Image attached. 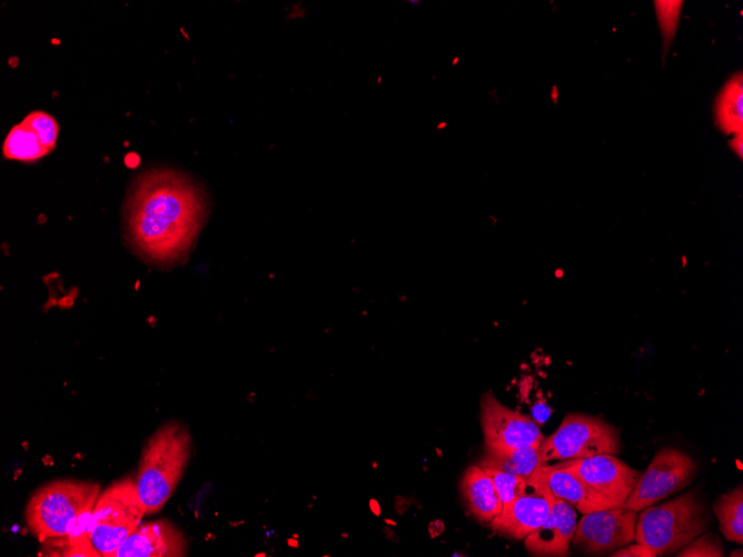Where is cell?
Returning a JSON list of instances; mask_svg holds the SVG:
<instances>
[{"instance_id":"cell-25","label":"cell","mask_w":743,"mask_h":557,"mask_svg":"<svg viewBox=\"0 0 743 557\" xmlns=\"http://www.w3.org/2000/svg\"><path fill=\"white\" fill-rule=\"evenodd\" d=\"M730 146L733 149V151L742 158L743 153V140L742 136H734V138L730 141Z\"/></svg>"},{"instance_id":"cell-6","label":"cell","mask_w":743,"mask_h":557,"mask_svg":"<svg viewBox=\"0 0 743 557\" xmlns=\"http://www.w3.org/2000/svg\"><path fill=\"white\" fill-rule=\"evenodd\" d=\"M621 440L617 429L605 420L584 414H567L558 428L539 446L542 465L552 460L617 455Z\"/></svg>"},{"instance_id":"cell-23","label":"cell","mask_w":743,"mask_h":557,"mask_svg":"<svg viewBox=\"0 0 743 557\" xmlns=\"http://www.w3.org/2000/svg\"><path fill=\"white\" fill-rule=\"evenodd\" d=\"M662 9H657L658 12V18L661 21V27L662 31L664 33V37L668 38L672 37L675 32L676 29V23H677V17H678V10H675L676 7H678L682 2H672L671 6V11H667V4L665 2H656Z\"/></svg>"},{"instance_id":"cell-1","label":"cell","mask_w":743,"mask_h":557,"mask_svg":"<svg viewBox=\"0 0 743 557\" xmlns=\"http://www.w3.org/2000/svg\"><path fill=\"white\" fill-rule=\"evenodd\" d=\"M207 212L206 193L192 178L176 169L152 168L127 192L125 239L143 261L175 266L192 249Z\"/></svg>"},{"instance_id":"cell-9","label":"cell","mask_w":743,"mask_h":557,"mask_svg":"<svg viewBox=\"0 0 743 557\" xmlns=\"http://www.w3.org/2000/svg\"><path fill=\"white\" fill-rule=\"evenodd\" d=\"M485 448L509 449L541 445L544 436L533 418L503 405L491 392L481 398Z\"/></svg>"},{"instance_id":"cell-7","label":"cell","mask_w":743,"mask_h":557,"mask_svg":"<svg viewBox=\"0 0 743 557\" xmlns=\"http://www.w3.org/2000/svg\"><path fill=\"white\" fill-rule=\"evenodd\" d=\"M696 469V462L686 452L673 447L662 448L641 473L623 506L638 513L655 505L686 487Z\"/></svg>"},{"instance_id":"cell-18","label":"cell","mask_w":743,"mask_h":557,"mask_svg":"<svg viewBox=\"0 0 743 557\" xmlns=\"http://www.w3.org/2000/svg\"><path fill=\"white\" fill-rule=\"evenodd\" d=\"M713 511L723 536L737 544L743 541V487L740 484L734 489L720 496L713 504Z\"/></svg>"},{"instance_id":"cell-4","label":"cell","mask_w":743,"mask_h":557,"mask_svg":"<svg viewBox=\"0 0 743 557\" xmlns=\"http://www.w3.org/2000/svg\"><path fill=\"white\" fill-rule=\"evenodd\" d=\"M711 525L700 493L690 490L674 499L640 511L634 540L647 546L656 556L676 553Z\"/></svg>"},{"instance_id":"cell-2","label":"cell","mask_w":743,"mask_h":557,"mask_svg":"<svg viewBox=\"0 0 743 557\" xmlns=\"http://www.w3.org/2000/svg\"><path fill=\"white\" fill-rule=\"evenodd\" d=\"M100 486L96 483L61 479L39 487L29 498L24 516L34 537L48 539L88 534V523Z\"/></svg>"},{"instance_id":"cell-20","label":"cell","mask_w":743,"mask_h":557,"mask_svg":"<svg viewBox=\"0 0 743 557\" xmlns=\"http://www.w3.org/2000/svg\"><path fill=\"white\" fill-rule=\"evenodd\" d=\"M488 474L502 501V509L523 495L527 479L496 468L483 467Z\"/></svg>"},{"instance_id":"cell-5","label":"cell","mask_w":743,"mask_h":557,"mask_svg":"<svg viewBox=\"0 0 743 557\" xmlns=\"http://www.w3.org/2000/svg\"><path fill=\"white\" fill-rule=\"evenodd\" d=\"M145 515L136 478L128 476L112 483L99 494L90 515L87 528L90 543L100 556L116 557Z\"/></svg>"},{"instance_id":"cell-8","label":"cell","mask_w":743,"mask_h":557,"mask_svg":"<svg viewBox=\"0 0 743 557\" xmlns=\"http://www.w3.org/2000/svg\"><path fill=\"white\" fill-rule=\"evenodd\" d=\"M637 515L624 506L584 514L576 524L572 543L588 555L611 554L634 541Z\"/></svg>"},{"instance_id":"cell-10","label":"cell","mask_w":743,"mask_h":557,"mask_svg":"<svg viewBox=\"0 0 743 557\" xmlns=\"http://www.w3.org/2000/svg\"><path fill=\"white\" fill-rule=\"evenodd\" d=\"M558 465L577 475L613 507L623 506L642 473L612 454L567 459Z\"/></svg>"},{"instance_id":"cell-14","label":"cell","mask_w":743,"mask_h":557,"mask_svg":"<svg viewBox=\"0 0 743 557\" xmlns=\"http://www.w3.org/2000/svg\"><path fill=\"white\" fill-rule=\"evenodd\" d=\"M536 474L555 497L567 501L582 514L613 507L577 475L558 464L542 465Z\"/></svg>"},{"instance_id":"cell-11","label":"cell","mask_w":743,"mask_h":557,"mask_svg":"<svg viewBox=\"0 0 743 557\" xmlns=\"http://www.w3.org/2000/svg\"><path fill=\"white\" fill-rule=\"evenodd\" d=\"M553 494L537 476L536 471L527 479L523 495L502 509L489 527L504 536L523 540L542 526L548 517Z\"/></svg>"},{"instance_id":"cell-24","label":"cell","mask_w":743,"mask_h":557,"mask_svg":"<svg viewBox=\"0 0 743 557\" xmlns=\"http://www.w3.org/2000/svg\"><path fill=\"white\" fill-rule=\"evenodd\" d=\"M612 557H655V553L650 549L647 546L641 544V543H635V544H627L625 546H622L614 551L611 553Z\"/></svg>"},{"instance_id":"cell-17","label":"cell","mask_w":743,"mask_h":557,"mask_svg":"<svg viewBox=\"0 0 743 557\" xmlns=\"http://www.w3.org/2000/svg\"><path fill=\"white\" fill-rule=\"evenodd\" d=\"M539 446L509 449L485 448V455L478 465L529 478L542 466Z\"/></svg>"},{"instance_id":"cell-15","label":"cell","mask_w":743,"mask_h":557,"mask_svg":"<svg viewBox=\"0 0 743 557\" xmlns=\"http://www.w3.org/2000/svg\"><path fill=\"white\" fill-rule=\"evenodd\" d=\"M460 488L469 513L489 524L502 511V501L493 480L479 465L469 466L462 478Z\"/></svg>"},{"instance_id":"cell-12","label":"cell","mask_w":743,"mask_h":557,"mask_svg":"<svg viewBox=\"0 0 743 557\" xmlns=\"http://www.w3.org/2000/svg\"><path fill=\"white\" fill-rule=\"evenodd\" d=\"M575 528V508L553 495L548 517L523 539L525 548L534 556H568Z\"/></svg>"},{"instance_id":"cell-19","label":"cell","mask_w":743,"mask_h":557,"mask_svg":"<svg viewBox=\"0 0 743 557\" xmlns=\"http://www.w3.org/2000/svg\"><path fill=\"white\" fill-rule=\"evenodd\" d=\"M3 157L10 160L33 162L50 153L36 132L22 120L12 126L2 143Z\"/></svg>"},{"instance_id":"cell-3","label":"cell","mask_w":743,"mask_h":557,"mask_svg":"<svg viewBox=\"0 0 743 557\" xmlns=\"http://www.w3.org/2000/svg\"><path fill=\"white\" fill-rule=\"evenodd\" d=\"M191 452V436L185 425L161 426L147 440L136 477L146 514L159 511L176 489Z\"/></svg>"},{"instance_id":"cell-21","label":"cell","mask_w":743,"mask_h":557,"mask_svg":"<svg viewBox=\"0 0 743 557\" xmlns=\"http://www.w3.org/2000/svg\"><path fill=\"white\" fill-rule=\"evenodd\" d=\"M22 121L36 132L50 152L56 148L60 126L55 117L42 110H33Z\"/></svg>"},{"instance_id":"cell-22","label":"cell","mask_w":743,"mask_h":557,"mask_svg":"<svg viewBox=\"0 0 743 557\" xmlns=\"http://www.w3.org/2000/svg\"><path fill=\"white\" fill-rule=\"evenodd\" d=\"M677 557H722L723 544L714 533H703L675 553Z\"/></svg>"},{"instance_id":"cell-13","label":"cell","mask_w":743,"mask_h":557,"mask_svg":"<svg viewBox=\"0 0 743 557\" xmlns=\"http://www.w3.org/2000/svg\"><path fill=\"white\" fill-rule=\"evenodd\" d=\"M182 533L161 519L140 524L120 546L116 557H175L186 555Z\"/></svg>"},{"instance_id":"cell-27","label":"cell","mask_w":743,"mask_h":557,"mask_svg":"<svg viewBox=\"0 0 743 557\" xmlns=\"http://www.w3.org/2000/svg\"><path fill=\"white\" fill-rule=\"evenodd\" d=\"M288 544H289V545H294V547H297V546H298V543H296V541H294V540H291V539L288 540Z\"/></svg>"},{"instance_id":"cell-16","label":"cell","mask_w":743,"mask_h":557,"mask_svg":"<svg viewBox=\"0 0 743 557\" xmlns=\"http://www.w3.org/2000/svg\"><path fill=\"white\" fill-rule=\"evenodd\" d=\"M715 122L725 135L742 136L743 78L742 72L732 76L717 95L714 108Z\"/></svg>"},{"instance_id":"cell-26","label":"cell","mask_w":743,"mask_h":557,"mask_svg":"<svg viewBox=\"0 0 743 557\" xmlns=\"http://www.w3.org/2000/svg\"><path fill=\"white\" fill-rule=\"evenodd\" d=\"M735 554H739V556H742V555H743L742 549H740L739 551L733 550V551L730 554V556H734Z\"/></svg>"}]
</instances>
